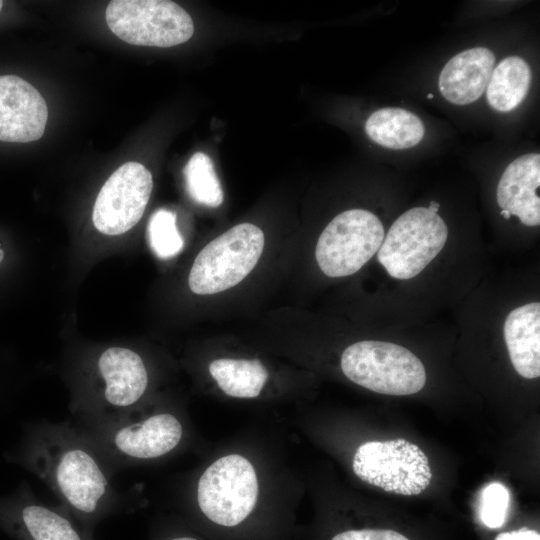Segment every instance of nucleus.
<instances>
[{
    "mask_svg": "<svg viewBox=\"0 0 540 540\" xmlns=\"http://www.w3.org/2000/svg\"><path fill=\"white\" fill-rule=\"evenodd\" d=\"M21 460L92 539L102 520L126 509L124 496L112 484L114 472L69 420L33 424Z\"/></svg>",
    "mask_w": 540,
    "mask_h": 540,
    "instance_id": "obj_1",
    "label": "nucleus"
},
{
    "mask_svg": "<svg viewBox=\"0 0 540 540\" xmlns=\"http://www.w3.org/2000/svg\"><path fill=\"white\" fill-rule=\"evenodd\" d=\"M73 425L113 472L165 456L178 447L183 437L181 421L169 412L143 415L134 410L94 424Z\"/></svg>",
    "mask_w": 540,
    "mask_h": 540,
    "instance_id": "obj_2",
    "label": "nucleus"
},
{
    "mask_svg": "<svg viewBox=\"0 0 540 540\" xmlns=\"http://www.w3.org/2000/svg\"><path fill=\"white\" fill-rule=\"evenodd\" d=\"M266 239L254 223L236 224L209 241L196 255L188 274L192 293L213 296L241 284L260 262Z\"/></svg>",
    "mask_w": 540,
    "mask_h": 540,
    "instance_id": "obj_3",
    "label": "nucleus"
},
{
    "mask_svg": "<svg viewBox=\"0 0 540 540\" xmlns=\"http://www.w3.org/2000/svg\"><path fill=\"white\" fill-rule=\"evenodd\" d=\"M340 365L350 381L380 394L411 395L426 383L421 360L407 348L390 342L353 343L343 351Z\"/></svg>",
    "mask_w": 540,
    "mask_h": 540,
    "instance_id": "obj_4",
    "label": "nucleus"
},
{
    "mask_svg": "<svg viewBox=\"0 0 540 540\" xmlns=\"http://www.w3.org/2000/svg\"><path fill=\"white\" fill-rule=\"evenodd\" d=\"M101 387L71 413V423L87 425L110 420L134 411L149 386V373L136 351L113 346L100 353L96 363Z\"/></svg>",
    "mask_w": 540,
    "mask_h": 540,
    "instance_id": "obj_5",
    "label": "nucleus"
},
{
    "mask_svg": "<svg viewBox=\"0 0 540 540\" xmlns=\"http://www.w3.org/2000/svg\"><path fill=\"white\" fill-rule=\"evenodd\" d=\"M258 497V481L252 464L231 454L213 462L197 485L200 512L217 527L233 529L247 521Z\"/></svg>",
    "mask_w": 540,
    "mask_h": 540,
    "instance_id": "obj_6",
    "label": "nucleus"
},
{
    "mask_svg": "<svg viewBox=\"0 0 540 540\" xmlns=\"http://www.w3.org/2000/svg\"><path fill=\"white\" fill-rule=\"evenodd\" d=\"M447 238V225L437 213L414 207L391 225L377 257L391 277L411 279L440 253Z\"/></svg>",
    "mask_w": 540,
    "mask_h": 540,
    "instance_id": "obj_7",
    "label": "nucleus"
},
{
    "mask_svg": "<svg viewBox=\"0 0 540 540\" xmlns=\"http://www.w3.org/2000/svg\"><path fill=\"white\" fill-rule=\"evenodd\" d=\"M106 22L118 38L132 45L172 47L194 33L188 12L166 0H113L106 9Z\"/></svg>",
    "mask_w": 540,
    "mask_h": 540,
    "instance_id": "obj_8",
    "label": "nucleus"
},
{
    "mask_svg": "<svg viewBox=\"0 0 540 540\" xmlns=\"http://www.w3.org/2000/svg\"><path fill=\"white\" fill-rule=\"evenodd\" d=\"M384 228L379 218L364 209L335 216L321 232L315 247L320 270L328 277L358 272L379 250Z\"/></svg>",
    "mask_w": 540,
    "mask_h": 540,
    "instance_id": "obj_9",
    "label": "nucleus"
},
{
    "mask_svg": "<svg viewBox=\"0 0 540 540\" xmlns=\"http://www.w3.org/2000/svg\"><path fill=\"white\" fill-rule=\"evenodd\" d=\"M352 467L362 481L399 495H418L432 479L425 453L402 438L363 443L355 452Z\"/></svg>",
    "mask_w": 540,
    "mask_h": 540,
    "instance_id": "obj_10",
    "label": "nucleus"
},
{
    "mask_svg": "<svg viewBox=\"0 0 540 540\" xmlns=\"http://www.w3.org/2000/svg\"><path fill=\"white\" fill-rule=\"evenodd\" d=\"M152 189V174L143 164L131 161L121 165L106 180L95 200V228L109 236L129 231L143 216Z\"/></svg>",
    "mask_w": 540,
    "mask_h": 540,
    "instance_id": "obj_11",
    "label": "nucleus"
},
{
    "mask_svg": "<svg viewBox=\"0 0 540 540\" xmlns=\"http://www.w3.org/2000/svg\"><path fill=\"white\" fill-rule=\"evenodd\" d=\"M47 118L46 102L35 87L16 75L0 76V141L38 140Z\"/></svg>",
    "mask_w": 540,
    "mask_h": 540,
    "instance_id": "obj_12",
    "label": "nucleus"
},
{
    "mask_svg": "<svg viewBox=\"0 0 540 540\" xmlns=\"http://www.w3.org/2000/svg\"><path fill=\"white\" fill-rule=\"evenodd\" d=\"M6 513L17 540H93L63 506L41 502L27 489Z\"/></svg>",
    "mask_w": 540,
    "mask_h": 540,
    "instance_id": "obj_13",
    "label": "nucleus"
},
{
    "mask_svg": "<svg viewBox=\"0 0 540 540\" xmlns=\"http://www.w3.org/2000/svg\"><path fill=\"white\" fill-rule=\"evenodd\" d=\"M540 155L525 154L512 161L497 185L499 207L515 215L526 226L540 224Z\"/></svg>",
    "mask_w": 540,
    "mask_h": 540,
    "instance_id": "obj_14",
    "label": "nucleus"
},
{
    "mask_svg": "<svg viewBox=\"0 0 540 540\" xmlns=\"http://www.w3.org/2000/svg\"><path fill=\"white\" fill-rule=\"evenodd\" d=\"M495 55L475 47L452 57L442 69L438 87L443 97L456 105L476 101L485 91L494 69Z\"/></svg>",
    "mask_w": 540,
    "mask_h": 540,
    "instance_id": "obj_15",
    "label": "nucleus"
},
{
    "mask_svg": "<svg viewBox=\"0 0 540 540\" xmlns=\"http://www.w3.org/2000/svg\"><path fill=\"white\" fill-rule=\"evenodd\" d=\"M503 334L511 363L526 378L540 376V303L531 302L512 310Z\"/></svg>",
    "mask_w": 540,
    "mask_h": 540,
    "instance_id": "obj_16",
    "label": "nucleus"
},
{
    "mask_svg": "<svg viewBox=\"0 0 540 540\" xmlns=\"http://www.w3.org/2000/svg\"><path fill=\"white\" fill-rule=\"evenodd\" d=\"M365 131L375 143L388 149H407L424 137V126L418 116L401 108H382L366 121Z\"/></svg>",
    "mask_w": 540,
    "mask_h": 540,
    "instance_id": "obj_17",
    "label": "nucleus"
},
{
    "mask_svg": "<svg viewBox=\"0 0 540 540\" xmlns=\"http://www.w3.org/2000/svg\"><path fill=\"white\" fill-rule=\"evenodd\" d=\"M208 370L218 387L236 398L259 396L269 377L259 359L219 358L210 362Z\"/></svg>",
    "mask_w": 540,
    "mask_h": 540,
    "instance_id": "obj_18",
    "label": "nucleus"
},
{
    "mask_svg": "<svg viewBox=\"0 0 540 540\" xmlns=\"http://www.w3.org/2000/svg\"><path fill=\"white\" fill-rule=\"evenodd\" d=\"M530 82V67L524 59L518 56L503 59L493 69L486 87L489 105L500 112L515 109L526 97Z\"/></svg>",
    "mask_w": 540,
    "mask_h": 540,
    "instance_id": "obj_19",
    "label": "nucleus"
},
{
    "mask_svg": "<svg viewBox=\"0 0 540 540\" xmlns=\"http://www.w3.org/2000/svg\"><path fill=\"white\" fill-rule=\"evenodd\" d=\"M189 196L198 204L216 208L224 201L223 189L211 158L196 152L183 170Z\"/></svg>",
    "mask_w": 540,
    "mask_h": 540,
    "instance_id": "obj_20",
    "label": "nucleus"
},
{
    "mask_svg": "<svg viewBox=\"0 0 540 540\" xmlns=\"http://www.w3.org/2000/svg\"><path fill=\"white\" fill-rule=\"evenodd\" d=\"M151 249L161 259H169L181 252L183 238L176 225V214L167 209L155 211L147 226Z\"/></svg>",
    "mask_w": 540,
    "mask_h": 540,
    "instance_id": "obj_21",
    "label": "nucleus"
},
{
    "mask_svg": "<svg viewBox=\"0 0 540 540\" xmlns=\"http://www.w3.org/2000/svg\"><path fill=\"white\" fill-rule=\"evenodd\" d=\"M510 503L507 488L499 482L485 486L480 495L479 517L488 528H500L506 521Z\"/></svg>",
    "mask_w": 540,
    "mask_h": 540,
    "instance_id": "obj_22",
    "label": "nucleus"
},
{
    "mask_svg": "<svg viewBox=\"0 0 540 540\" xmlns=\"http://www.w3.org/2000/svg\"><path fill=\"white\" fill-rule=\"evenodd\" d=\"M330 540H409L389 529H350L335 534Z\"/></svg>",
    "mask_w": 540,
    "mask_h": 540,
    "instance_id": "obj_23",
    "label": "nucleus"
},
{
    "mask_svg": "<svg viewBox=\"0 0 540 540\" xmlns=\"http://www.w3.org/2000/svg\"><path fill=\"white\" fill-rule=\"evenodd\" d=\"M495 540H540V535L537 531L528 528L500 533Z\"/></svg>",
    "mask_w": 540,
    "mask_h": 540,
    "instance_id": "obj_24",
    "label": "nucleus"
},
{
    "mask_svg": "<svg viewBox=\"0 0 540 540\" xmlns=\"http://www.w3.org/2000/svg\"><path fill=\"white\" fill-rule=\"evenodd\" d=\"M162 540H201L188 533H172L165 535Z\"/></svg>",
    "mask_w": 540,
    "mask_h": 540,
    "instance_id": "obj_25",
    "label": "nucleus"
},
{
    "mask_svg": "<svg viewBox=\"0 0 540 540\" xmlns=\"http://www.w3.org/2000/svg\"><path fill=\"white\" fill-rule=\"evenodd\" d=\"M439 207H440V204L438 202L431 201L430 204H429L428 209L433 213H437L438 210H439Z\"/></svg>",
    "mask_w": 540,
    "mask_h": 540,
    "instance_id": "obj_26",
    "label": "nucleus"
},
{
    "mask_svg": "<svg viewBox=\"0 0 540 540\" xmlns=\"http://www.w3.org/2000/svg\"><path fill=\"white\" fill-rule=\"evenodd\" d=\"M501 215L505 218V219H509L511 217L510 213L506 210H502L501 211Z\"/></svg>",
    "mask_w": 540,
    "mask_h": 540,
    "instance_id": "obj_27",
    "label": "nucleus"
},
{
    "mask_svg": "<svg viewBox=\"0 0 540 540\" xmlns=\"http://www.w3.org/2000/svg\"><path fill=\"white\" fill-rule=\"evenodd\" d=\"M3 257H4V252L3 250L0 249V263L3 260Z\"/></svg>",
    "mask_w": 540,
    "mask_h": 540,
    "instance_id": "obj_28",
    "label": "nucleus"
},
{
    "mask_svg": "<svg viewBox=\"0 0 540 540\" xmlns=\"http://www.w3.org/2000/svg\"><path fill=\"white\" fill-rule=\"evenodd\" d=\"M433 97H434L433 94H428V95H427V98H429V99H431V98H433Z\"/></svg>",
    "mask_w": 540,
    "mask_h": 540,
    "instance_id": "obj_29",
    "label": "nucleus"
},
{
    "mask_svg": "<svg viewBox=\"0 0 540 540\" xmlns=\"http://www.w3.org/2000/svg\"><path fill=\"white\" fill-rule=\"evenodd\" d=\"M2 7H3V2L0 1V10L2 9Z\"/></svg>",
    "mask_w": 540,
    "mask_h": 540,
    "instance_id": "obj_30",
    "label": "nucleus"
}]
</instances>
